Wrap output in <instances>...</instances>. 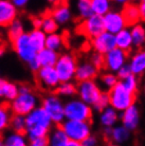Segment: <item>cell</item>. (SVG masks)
<instances>
[{
  "label": "cell",
  "mask_w": 145,
  "mask_h": 146,
  "mask_svg": "<svg viewBox=\"0 0 145 146\" xmlns=\"http://www.w3.org/2000/svg\"><path fill=\"white\" fill-rule=\"evenodd\" d=\"M25 135L29 140L38 137H48L53 127V122L43 106L36 107L25 115Z\"/></svg>",
  "instance_id": "1"
},
{
  "label": "cell",
  "mask_w": 145,
  "mask_h": 146,
  "mask_svg": "<svg viewBox=\"0 0 145 146\" xmlns=\"http://www.w3.org/2000/svg\"><path fill=\"white\" fill-rule=\"evenodd\" d=\"M39 106V99L28 85L19 86V94L10 102V109L13 114L27 115Z\"/></svg>",
  "instance_id": "2"
},
{
  "label": "cell",
  "mask_w": 145,
  "mask_h": 146,
  "mask_svg": "<svg viewBox=\"0 0 145 146\" xmlns=\"http://www.w3.org/2000/svg\"><path fill=\"white\" fill-rule=\"evenodd\" d=\"M108 94L110 99V106H112L119 112H122L136 102V92L128 90L121 82L109 90Z\"/></svg>",
  "instance_id": "3"
},
{
  "label": "cell",
  "mask_w": 145,
  "mask_h": 146,
  "mask_svg": "<svg viewBox=\"0 0 145 146\" xmlns=\"http://www.w3.org/2000/svg\"><path fill=\"white\" fill-rule=\"evenodd\" d=\"M93 114V107L80 98L68 100L65 103V117L67 120L90 121Z\"/></svg>",
  "instance_id": "4"
},
{
  "label": "cell",
  "mask_w": 145,
  "mask_h": 146,
  "mask_svg": "<svg viewBox=\"0 0 145 146\" xmlns=\"http://www.w3.org/2000/svg\"><path fill=\"white\" fill-rule=\"evenodd\" d=\"M41 106L47 111L54 125H61L66 120L65 103L63 102V100L58 94L47 95L43 100Z\"/></svg>",
  "instance_id": "5"
},
{
  "label": "cell",
  "mask_w": 145,
  "mask_h": 146,
  "mask_svg": "<svg viewBox=\"0 0 145 146\" xmlns=\"http://www.w3.org/2000/svg\"><path fill=\"white\" fill-rule=\"evenodd\" d=\"M61 126L65 130L70 140H75L80 144L92 132L89 121L67 120L66 119L61 124Z\"/></svg>",
  "instance_id": "6"
},
{
  "label": "cell",
  "mask_w": 145,
  "mask_h": 146,
  "mask_svg": "<svg viewBox=\"0 0 145 146\" xmlns=\"http://www.w3.org/2000/svg\"><path fill=\"white\" fill-rule=\"evenodd\" d=\"M77 65V60L72 54L64 53L59 55L54 67L58 73L61 82H71L74 80Z\"/></svg>",
  "instance_id": "7"
},
{
  "label": "cell",
  "mask_w": 145,
  "mask_h": 146,
  "mask_svg": "<svg viewBox=\"0 0 145 146\" xmlns=\"http://www.w3.org/2000/svg\"><path fill=\"white\" fill-rule=\"evenodd\" d=\"M12 44H13V49H14L16 55L18 56V58L25 64H28L30 60H32L37 56L38 52L34 49L30 41L29 35L25 32L17 38L12 40Z\"/></svg>",
  "instance_id": "8"
},
{
  "label": "cell",
  "mask_w": 145,
  "mask_h": 146,
  "mask_svg": "<svg viewBox=\"0 0 145 146\" xmlns=\"http://www.w3.org/2000/svg\"><path fill=\"white\" fill-rule=\"evenodd\" d=\"M103 93L102 88L94 80H88L78 82L77 84V96L84 102L89 104L90 106H93L98 102L100 96Z\"/></svg>",
  "instance_id": "9"
},
{
  "label": "cell",
  "mask_w": 145,
  "mask_h": 146,
  "mask_svg": "<svg viewBox=\"0 0 145 146\" xmlns=\"http://www.w3.org/2000/svg\"><path fill=\"white\" fill-rule=\"evenodd\" d=\"M80 32L87 36L88 38H93L98 36V34L105 31V26H104V18L102 15L92 14L88 18L83 19V22L80 23Z\"/></svg>",
  "instance_id": "10"
},
{
  "label": "cell",
  "mask_w": 145,
  "mask_h": 146,
  "mask_svg": "<svg viewBox=\"0 0 145 146\" xmlns=\"http://www.w3.org/2000/svg\"><path fill=\"white\" fill-rule=\"evenodd\" d=\"M127 59H128V52L116 47L105 54L104 68L107 71L116 73L124 65H126Z\"/></svg>",
  "instance_id": "11"
},
{
  "label": "cell",
  "mask_w": 145,
  "mask_h": 146,
  "mask_svg": "<svg viewBox=\"0 0 145 146\" xmlns=\"http://www.w3.org/2000/svg\"><path fill=\"white\" fill-rule=\"evenodd\" d=\"M91 47L93 51L105 55L106 53L111 51L113 48L116 47V35L105 30L104 32L98 34V36L91 38Z\"/></svg>",
  "instance_id": "12"
},
{
  "label": "cell",
  "mask_w": 145,
  "mask_h": 146,
  "mask_svg": "<svg viewBox=\"0 0 145 146\" xmlns=\"http://www.w3.org/2000/svg\"><path fill=\"white\" fill-rule=\"evenodd\" d=\"M36 78L41 87L46 89H56L61 83L55 67H41L36 72Z\"/></svg>",
  "instance_id": "13"
},
{
  "label": "cell",
  "mask_w": 145,
  "mask_h": 146,
  "mask_svg": "<svg viewBox=\"0 0 145 146\" xmlns=\"http://www.w3.org/2000/svg\"><path fill=\"white\" fill-rule=\"evenodd\" d=\"M105 30L110 33L116 34L121 30L125 29L128 23L124 17L122 11H109L107 14L103 16Z\"/></svg>",
  "instance_id": "14"
},
{
  "label": "cell",
  "mask_w": 145,
  "mask_h": 146,
  "mask_svg": "<svg viewBox=\"0 0 145 146\" xmlns=\"http://www.w3.org/2000/svg\"><path fill=\"white\" fill-rule=\"evenodd\" d=\"M140 119H141L140 109L136 104H132L131 106L123 110L120 114L121 123L130 131H134L136 129H138L140 125Z\"/></svg>",
  "instance_id": "15"
},
{
  "label": "cell",
  "mask_w": 145,
  "mask_h": 146,
  "mask_svg": "<svg viewBox=\"0 0 145 146\" xmlns=\"http://www.w3.org/2000/svg\"><path fill=\"white\" fill-rule=\"evenodd\" d=\"M18 10L12 0H0V27L7 28L17 18Z\"/></svg>",
  "instance_id": "16"
},
{
  "label": "cell",
  "mask_w": 145,
  "mask_h": 146,
  "mask_svg": "<svg viewBox=\"0 0 145 146\" xmlns=\"http://www.w3.org/2000/svg\"><path fill=\"white\" fill-rule=\"evenodd\" d=\"M51 15L53 16V18L56 20L59 26H66L68 25L73 18L72 10L68 3L66 2H61L58 4H55L54 7L51 11Z\"/></svg>",
  "instance_id": "17"
},
{
  "label": "cell",
  "mask_w": 145,
  "mask_h": 146,
  "mask_svg": "<svg viewBox=\"0 0 145 146\" xmlns=\"http://www.w3.org/2000/svg\"><path fill=\"white\" fill-rule=\"evenodd\" d=\"M98 69L91 62H82L77 65L75 73V80L77 82L94 80L98 76Z\"/></svg>",
  "instance_id": "18"
},
{
  "label": "cell",
  "mask_w": 145,
  "mask_h": 146,
  "mask_svg": "<svg viewBox=\"0 0 145 146\" xmlns=\"http://www.w3.org/2000/svg\"><path fill=\"white\" fill-rule=\"evenodd\" d=\"M128 65L130 67L131 72L136 75L140 76L145 74V48L139 49L131 55Z\"/></svg>",
  "instance_id": "19"
},
{
  "label": "cell",
  "mask_w": 145,
  "mask_h": 146,
  "mask_svg": "<svg viewBox=\"0 0 145 146\" xmlns=\"http://www.w3.org/2000/svg\"><path fill=\"white\" fill-rule=\"evenodd\" d=\"M131 139V131L124 126L123 124L118 125L112 127V131L109 141L114 145H123L130 141Z\"/></svg>",
  "instance_id": "20"
},
{
  "label": "cell",
  "mask_w": 145,
  "mask_h": 146,
  "mask_svg": "<svg viewBox=\"0 0 145 146\" xmlns=\"http://www.w3.org/2000/svg\"><path fill=\"white\" fill-rule=\"evenodd\" d=\"M119 120H120L119 111L114 109L112 106L106 107L105 109L100 111L98 122L103 127H113L118 124Z\"/></svg>",
  "instance_id": "21"
},
{
  "label": "cell",
  "mask_w": 145,
  "mask_h": 146,
  "mask_svg": "<svg viewBox=\"0 0 145 146\" xmlns=\"http://www.w3.org/2000/svg\"><path fill=\"white\" fill-rule=\"evenodd\" d=\"M48 142L50 146H67L69 142V138L61 125H56V127H52L51 131L48 135Z\"/></svg>",
  "instance_id": "22"
},
{
  "label": "cell",
  "mask_w": 145,
  "mask_h": 146,
  "mask_svg": "<svg viewBox=\"0 0 145 146\" xmlns=\"http://www.w3.org/2000/svg\"><path fill=\"white\" fill-rule=\"evenodd\" d=\"M124 17L126 19L128 25L134 26L136 23H139L141 21V16H140V9H139V4L136 2H128L127 4L123 5V10H122Z\"/></svg>",
  "instance_id": "23"
},
{
  "label": "cell",
  "mask_w": 145,
  "mask_h": 146,
  "mask_svg": "<svg viewBox=\"0 0 145 146\" xmlns=\"http://www.w3.org/2000/svg\"><path fill=\"white\" fill-rule=\"evenodd\" d=\"M116 35V44L118 48H120L124 51L129 52L134 48V42H132V36H131V31L128 28L121 30Z\"/></svg>",
  "instance_id": "24"
},
{
  "label": "cell",
  "mask_w": 145,
  "mask_h": 146,
  "mask_svg": "<svg viewBox=\"0 0 145 146\" xmlns=\"http://www.w3.org/2000/svg\"><path fill=\"white\" fill-rule=\"evenodd\" d=\"M30 41L34 49L37 52L43 50L46 48V38H47V34L45 33L40 28H33L30 32H28Z\"/></svg>",
  "instance_id": "25"
},
{
  "label": "cell",
  "mask_w": 145,
  "mask_h": 146,
  "mask_svg": "<svg viewBox=\"0 0 145 146\" xmlns=\"http://www.w3.org/2000/svg\"><path fill=\"white\" fill-rule=\"evenodd\" d=\"M4 146H25L29 144V139L25 132H19L12 130L4 135Z\"/></svg>",
  "instance_id": "26"
},
{
  "label": "cell",
  "mask_w": 145,
  "mask_h": 146,
  "mask_svg": "<svg viewBox=\"0 0 145 146\" xmlns=\"http://www.w3.org/2000/svg\"><path fill=\"white\" fill-rule=\"evenodd\" d=\"M58 57H59L58 52L54 51V50H51L49 48H44L43 50H40L37 53V58L39 60L41 67H54L56 62H57Z\"/></svg>",
  "instance_id": "27"
},
{
  "label": "cell",
  "mask_w": 145,
  "mask_h": 146,
  "mask_svg": "<svg viewBox=\"0 0 145 146\" xmlns=\"http://www.w3.org/2000/svg\"><path fill=\"white\" fill-rule=\"evenodd\" d=\"M131 36H132V42L134 48L142 49L145 47V27L141 23H136L131 26Z\"/></svg>",
  "instance_id": "28"
},
{
  "label": "cell",
  "mask_w": 145,
  "mask_h": 146,
  "mask_svg": "<svg viewBox=\"0 0 145 146\" xmlns=\"http://www.w3.org/2000/svg\"><path fill=\"white\" fill-rule=\"evenodd\" d=\"M75 9L76 14L80 19H86L92 14H94L91 0H76Z\"/></svg>",
  "instance_id": "29"
},
{
  "label": "cell",
  "mask_w": 145,
  "mask_h": 146,
  "mask_svg": "<svg viewBox=\"0 0 145 146\" xmlns=\"http://www.w3.org/2000/svg\"><path fill=\"white\" fill-rule=\"evenodd\" d=\"M65 44V39L62 34H59L58 32H54V33L47 34V38H46V48H49L51 50L54 51H61L64 47Z\"/></svg>",
  "instance_id": "30"
},
{
  "label": "cell",
  "mask_w": 145,
  "mask_h": 146,
  "mask_svg": "<svg viewBox=\"0 0 145 146\" xmlns=\"http://www.w3.org/2000/svg\"><path fill=\"white\" fill-rule=\"evenodd\" d=\"M56 92L61 98H73L77 93V85L71 82H61L56 88Z\"/></svg>",
  "instance_id": "31"
},
{
  "label": "cell",
  "mask_w": 145,
  "mask_h": 146,
  "mask_svg": "<svg viewBox=\"0 0 145 146\" xmlns=\"http://www.w3.org/2000/svg\"><path fill=\"white\" fill-rule=\"evenodd\" d=\"M18 94H19L18 85H16L15 83H12V82H9V80H4L1 99L5 100L7 102H12Z\"/></svg>",
  "instance_id": "32"
},
{
  "label": "cell",
  "mask_w": 145,
  "mask_h": 146,
  "mask_svg": "<svg viewBox=\"0 0 145 146\" xmlns=\"http://www.w3.org/2000/svg\"><path fill=\"white\" fill-rule=\"evenodd\" d=\"M7 28V36L11 40L17 38L18 36H20L21 34L25 33V26H23V22L20 19H15L14 21L11 22Z\"/></svg>",
  "instance_id": "33"
},
{
  "label": "cell",
  "mask_w": 145,
  "mask_h": 146,
  "mask_svg": "<svg viewBox=\"0 0 145 146\" xmlns=\"http://www.w3.org/2000/svg\"><path fill=\"white\" fill-rule=\"evenodd\" d=\"M100 82H101L102 87L104 88L105 90H108L109 91L111 88H113L120 82V78H119L116 73L108 71L107 73L102 74L101 77H100Z\"/></svg>",
  "instance_id": "34"
},
{
  "label": "cell",
  "mask_w": 145,
  "mask_h": 146,
  "mask_svg": "<svg viewBox=\"0 0 145 146\" xmlns=\"http://www.w3.org/2000/svg\"><path fill=\"white\" fill-rule=\"evenodd\" d=\"M12 114L13 113L10 108H7L3 104H0V133L5 131L7 128L10 127Z\"/></svg>",
  "instance_id": "35"
},
{
  "label": "cell",
  "mask_w": 145,
  "mask_h": 146,
  "mask_svg": "<svg viewBox=\"0 0 145 146\" xmlns=\"http://www.w3.org/2000/svg\"><path fill=\"white\" fill-rule=\"evenodd\" d=\"M92 7L95 14L104 16L109 11H111L112 7V0H91Z\"/></svg>",
  "instance_id": "36"
},
{
  "label": "cell",
  "mask_w": 145,
  "mask_h": 146,
  "mask_svg": "<svg viewBox=\"0 0 145 146\" xmlns=\"http://www.w3.org/2000/svg\"><path fill=\"white\" fill-rule=\"evenodd\" d=\"M58 25L56 20L53 18L52 15H46L43 17V20H41V26H40V29L44 31L46 34H50V33H54V32H57L58 30Z\"/></svg>",
  "instance_id": "37"
},
{
  "label": "cell",
  "mask_w": 145,
  "mask_h": 146,
  "mask_svg": "<svg viewBox=\"0 0 145 146\" xmlns=\"http://www.w3.org/2000/svg\"><path fill=\"white\" fill-rule=\"evenodd\" d=\"M25 126H27L25 115H21V114H13L12 115L11 123H10V127L12 130L25 132Z\"/></svg>",
  "instance_id": "38"
},
{
  "label": "cell",
  "mask_w": 145,
  "mask_h": 146,
  "mask_svg": "<svg viewBox=\"0 0 145 146\" xmlns=\"http://www.w3.org/2000/svg\"><path fill=\"white\" fill-rule=\"evenodd\" d=\"M120 82L123 84V86L125 88H127L128 90H130L132 92H137L139 88V80L138 75H136L134 73H130L129 75H127L126 77H124L122 80H120Z\"/></svg>",
  "instance_id": "39"
},
{
  "label": "cell",
  "mask_w": 145,
  "mask_h": 146,
  "mask_svg": "<svg viewBox=\"0 0 145 146\" xmlns=\"http://www.w3.org/2000/svg\"><path fill=\"white\" fill-rule=\"evenodd\" d=\"M108 106H110V99H109L108 92H103L102 95L100 96V99L98 100V102L95 103L92 107H93V110L100 112Z\"/></svg>",
  "instance_id": "40"
},
{
  "label": "cell",
  "mask_w": 145,
  "mask_h": 146,
  "mask_svg": "<svg viewBox=\"0 0 145 146\" xmlns=\"http://www.w3.org/2000/svg\"><path fill=\"white\" fill-rule=\"evenodd\" d=\"M90 62L94 65L98 69H101L105 65V55L98 53V52H93L90 56Z\"/></svg>",
  "instance_id": "41"
},
{
  "label": "cell",
  "mask_w": 145,
  "mask_h": 146,
  "mask_svg": "<svg viewBox=\"0 0 145 146\" xmlns=\"http://www.w3.org/2000/svg\"><path fill=\"white\" fill-rule=\"evenodd\" d=\"M29 144L31 146H47L49 145L48 137H38L35 139L29 140Z\"/></svg>",
  "instance_id": "42"
},
{
  "label": "cell",
  "mask_w": 145,
  "mask_h": 146,
  "mask_svg": "<svg viewBox=\"0 0 145 146\" xmlns=\"http://www.w3.org/2000/svg\"><path fill=\"white\" fill-rule=\"evenodd\" d=\"M98 138H96L95 135H92V133L88 135L87 138L82 142V145L83 146H95V145H98Z\"/></svg>",
  "instance_id": "43"
},
{
  "label": "cell",
  "mask_w": 145,
  "mask_h": 146,
  "mask_svg": "<svg viewBox=\"0 0 145 146\" xmlns=\"http://www.w3.org/2000/svg\"><path fill=\"white\" fill-rule=\"evenodd\" d=\"M27 66L29 67V69L31 70L32 72H35V73L41 68V65H40L39 60H38V58H37V56L35 57V58H33L32 60H30V62L27 64Z\"/></svg>",
  "instance_id": "44"
},
{
  "label": "cell",
  "mask_w": 145,
  "mask_h": 146,
  "mask_svg": "<svg viewBox=\"0 0 145 146\" xmlns=\"http://www.w3.org/2000/svg\"><path fill=\"white\" fill-rule=\"evenodd\" d=\"M131 72L130 70V67H129V65H128V62H127L126 65H124L122 68H121L118 72H116V74H118V76H119V78L120 80H122V78H124V77H126L127 75H129Z\"/></svg>",
  "instance_id": "45"
},
{
  "label": "cell",
  "mask_w": 145,
  "mask_h": 146,
  "mask_svg": "<svg viewBox=\"0 0 145 146\" xmlns=\"http://www.w3.org/2000/svg\"><path fill=\"white\" fill-rule=\"evenodd\" d=\"M30 1H31V0H12V2L18 7L19 10H20V9H25V7L29 4Z\"/></svg>",
  "instance_id": "46"
},
{
  "label": "cell",
  "mask_w": 145,
  "mask_h": 146,
  "mask_svg": "<svg viewBox=\"0 0 145 146\" xmlns=\"http://www.w3.org/2000/svg\"><path fill=\"white\" fill-rule=\"evenodd\" d=\"M139 9H140V16H141V21L145 22V1H141L139 3Z\"/></svg>",
  "instance_id": "47"
},
{
  "label": "cell",
  "mask_w": 145,
  "mask_h": 146,
  "mask_svg": "<svg viewBox=\"0 0 145 146\" xmlns=\"http://www.w3.org/2000/svg\"><path fill=\"white\" fill-rule=\"evenodd\" d=\"M41 20H43V17H34V18H32L31 22H32L33 28H40V26H41Z\"/></svg>",
  "instance_id": "48"
},
{
  "label": "cell",
  "mask_w": 145,
  "mask_h": 146,
  "mask_svg": "<svg viewBox=\"0 0 145 146\" xmlns=\"http://www.w3.org/2000/svg\"><path fill=\"white\" fill-rule=\"evenodd\" d=\"M111 131H112V127H104V130H103V135H104V137H105L107 140L110 139Z\"/></svg>",
  "instance_id": "49"
},
{
  "label": "cell",
  "mask_w": 145,
  "mask_h": 146,
  "mask_svg": "<svg viewBox=\"0 0 145 146\" xmlns=\"http://www.w3.org/2000/svg\"><path fill=\"white\" fill-rule=\"evenodd\" d=\"M114 3L119 4V5H125L128 2H130V0H112Z\"/></svg>",
  "instance_id": "50"
},
{
  "label": "cell",
  "mask_w": 145,
  "mask_h": 146,
  "mask_svg": "<svg viewBox=\"0 0 145 146\" xmlns=\"http://www.w3.org/2000/svg\"><path fill=\"white\" fill-rule=\"evenodd\" d=\"M47 3L51 4V5H55V4H58L63 2V1H65V0H45Z\"/></svg>",
  "instance_id": "51"
},
{
  "label": "cell",
  "mask_w": 145,
  "mask_h": 146,
  "mask_svg": "<svg viewBox=\"0 0 145 146\" xmlns=\"http://www.w3.org/2000/svg\"><path fill=\"white\" fill-rule=\"evenodd\" d=\"M80 145H82L80 142H77V141H75V140L69 139V142H68V145L67 146H80Z\"/></svg>",
  "instance_id": "52"
},
{
  "label": "cell",
  "mask_w": 145,
  "mask_h": 146,
  "mask_svg": "<svg viewBox=\"0 0 145 146\" xmlns=\"http://www.w3.org/2000/svg\"><path fill=\"white\" fill-rule=\"evenodd\" d=\"M4 80L3 78H0V99L2 96V88H3V84H4Z\"/></svg>",
  "instance_id": "53"
},
{
  "label": "cell",
  "mask_w": 145,
  "mask_h": 146,
  "mask_svg": "<svg viewBox=\"0 0 145 146\" xmlns=\"http://www.w3.org/2000/svg\"><path fill=\"white\" fill-rule=\"evenodd\" d=\"M4 52H5V50H4V48L0 46V57H1V56H2V55L4 54Z\"/></svg>",
  "instance_id": "54"
},
{
  "label": "cell",
  "mask_w": 145,
  "mask_h": 146,
  "mask_svg": "<svg viewBox=\"0 0 145 146\" xmlns=\"http://www.w3.org/2000/svg\"><path fill=\"white\" fill-rule=\"evenodd\" d=\"M3 145H4L3 139H1V138H0V146H3Z\"/></svg>",
  "instance_id": "55"
},
{
  "label": "cell",
  "mask_w": 145,
  "mask_h": 146,
  "mask_svg": "<svg viewBox=\"0 0 145 146\" xmlns=\"http://www.w3.org/2000/svg\"><path fill=\"white\" fill-rule=\"evenodd\" d=\"M130 1H132V2H138V1H141V0H130Z\"/></svg>",
  "instance_id": "56"
},
{
  "label": "cell",
  "mask_w": 145,
  "mask_h": 146,
  "mask_svg": "<svg viewBox=\"0 0 145 146\" xmlns=\"http://www.w3.org/2000/svg\"><path fill=\"white\" fill-rule=\"evenodd\" d=\"M141 1H145V0H141Z\"/></svg>",
  "instance_id": "57"
}]
</instances>
